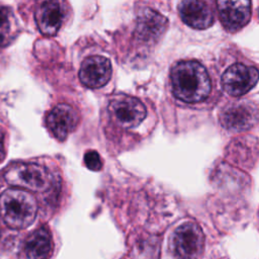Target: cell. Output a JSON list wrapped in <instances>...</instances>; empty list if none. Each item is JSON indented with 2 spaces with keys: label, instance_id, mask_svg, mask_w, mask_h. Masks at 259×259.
<instances>
[{
  "label": "cell",
  "instance_id": "1",
  "mask_svg": "<svg viewBox=\"0 0 259 259\" xmlns=\"http://www.w3.org/2000/svg\"><path fill=\"white\" fill-rule=\"evenodd\" d=\"M2 177L9 185L42 194L57 190L60 186L57 173L36 161L12 162L4 169Z\"/></svg>",
  "mask_w": 259,
  "mask_h": 259
},
{
  "label": "cell",
  "instance_id": "2",
  "mask_svg": "<svg viewBox=\"0 0 259 259\" xmlns=\"http://www.w3.org/2000/svg\"><path fill=\"white\" fill-rule=\"evenodd\" d=\"M171 83L174 95L187 103L204 100L211 88L205 68L195 61L177 63L171 71Z\"/></svg>",
  "mask_w": 259,
  "mask_h": 259
},
{
  "label": "cell",
  "instance_id": "3",
  "mask_svg": "<svg viewBox=\"0 0 259 259\" xmlns=\"http://www.w3.org/2000/svg\"><path fill=\"white\" fill-rule=\"evenodd\" d=\"M37 201L27 190L8 188L0 194V215L11 229H25L34 221Z\"/></svg>",
  "mask_w": 259,
  "mask_h": 259
},
{
  "label": "cell",
  "instance_id": "4",
  "mask_svg": "<svg viewBox=\"0 0 259 259\" xmlns=\"http://www.w3.org/2000/svg\"><path fill=\"white\" fill-rule=\"evenodd\" d=\"M170 246L176 259H200L204 247L202 230L195 223H184L175 229Z\"/></svg>",
  "mask_w": 259,
  "mask_h": 259
},
{
  "label": "cell",
  "instance_id": "5",
  "mask_svg": "<svg viewBox=\"0 0 259 259\" xmlns=\"http://www.w3.org/2000/svg\"><path fill=\"white\" fill-rule=\"evenodd\" d=\"M108 110L117 123L125 128L137 126L147 114L145 105L138 98L125 94L113 96L109 102Z\"/></svg>",
  "mask_w": 259,
  "mask_h": 259
},
{
  "label": "cell",
  "instance_id": "6",
  "mask_svg": "<svg viewBox=\"0 0 259 259\" xmlns=\"http://www.w3.org/2000/svg\"><path fill=\"white\" fill-rule=\"evenodd\" d=\"M80 121L77 110L69 104L60 103L54 106L46 116V124L51 135L58 141L63 142L76 130Z\"/></svg>",
  "mask_w": 259,
  "mask_h": 259
},
{
  "label": "cell",
  "instance_id": "7",
  "mask_svg": "<svg viewBox=\"0 0 259 259\" xmlns=\"http://www.w3.org/2000/svg\"><path fill=\"white\" fill-rule=\"evenodd\" d=\"M259 80V72L252 66L234 64L222 77L225 91L232 96H241L252 89Z\"/></svg>",
  "mask_w": 259,
  "mask_h": 259
},
{
  "label": "cell",
  "instance_id": "8",
  "mask_svg": "<svg viewBox=\"0 0 259 259\" xmlns=\"http://www.w3.org/2000/svg\"><path fill=\"white\" fill-rule=\"evenodd\" d=\"M66 3L61 1H42L34 10V20L38 30L45 35H55L62 27L66 15Z\"/></svg>",
  "mask_w": 259,
  "mask_h": 259
},
{
  "label": "cell",
  "instance_id": "9",
  "mask_svg": "<svg viewBox=\"0 0 259 259\" xmlns=\"http://www.w3.org/2000/svg\"><path fill=\"white\" fill-rule=\"evenodd\" d=\"M258 117L255 104L249 101L235 102L227 106L222 112V124L233 132L248 130L254 125Z\"/></svg>",
  "mask_w": 259,
  "mask_h": 259
},
{
  "label": "cell",
  "instance_id": "10",
  "mask_svg": "<svg viewBox=\"0 0 259 259\" xmlns=\"http://www.w3.org/2000/svg\"><path fill=\"white\" fill-rule=\"evenodd\" d=\"M111 77L110 61L102 56L88 57L79 70V79L86 87L96 89L104 86Z\"/></svg>",
  "mask_w": 259,
  "mask_h": 259
},
{
  "label": "cell",
  "instance_id": "11",
  "mask_svg": "<svg viewBox=\"0 0 259 259\" xmlns=\"http://www.w3.org/2000/svg\"><path fill=\"white\" fill-rule=\"evenodd\" d=\"M217 4L221 21L227 30L236 31L249 22L251 2L246 0H224Z\"/></svg>",
  "mask_w": 259,
  "mask_h": 259
},
{
  "label": "cell",
  "instance_id": "12",
  "mask_svg": "<svg viewBox=\"0 0 259 259\" xmlns=\"http://www.w3.org/2000/svg\"><path fill=\"white\" fill-rule=\"evenodd\" d=\"M53 252V239L47 227L36 229L22 246L19 259H49Z\"/></svg>",
  "mask_w": 259,
  "mask_h": 259
},
{
  "label": "cell",
  "instance_id": "13",
  "mask_svg": "<svg viewBox=\"0 0 259 259\" xmlns=\"http://www.w3.org/2000/svg\"><path fill=\"white\" fill-rule=\"evenodd\" d=\"M167 19L159 12L146 8L138 15L137 35L144 41L158 40L167 28Z\"/></svg>",
  "mask_w": 259,
  "mask_h": 259
},
{
  "label": "cell",
  "instance_id": "14",
  "mask_svg": "<svg viewBox=\"0 0 259 259\" xmlns=\"http://www.w3.org/2000/svg\"><path fill=\"white\" fill-rule=\"evenodd\" d=\"M178 11L182 20L196 29L209 27L213 22L212 11L203 1L185 0L179 3Z\"/></svg>",
  "mask_w": 259,
  "mask_h": 259
},
{
  "label": "cell",
  "instance_id": "15",
  "mask_svg": "<svg viewBox=\"0 0 259 259\" xmlns=\"http://www.w3.org/2000/svg\"><path fill=\"white\" fill-rule=\"evenodd\" d=\"M18 33V24L12 9L0 4V49L9 46Z\"/></svg>",
  "mask_w": 259,
  "mask_h": 259
},
{
  "label": "cell",
  "instance_id": "16",
  "mask_svg": "<svg viewBox=\"0 0 259 259\" xmlns=\"http://www.w3.org/2000/svg\"><path fill=\"white\" fill-rule=\"evenodd\" d=\"M84 163L88 169L93 171H98L102 168V160L99 154L94 150H89L85 153Z\"/></svg>",
  "mask_w": 259,
  "mask_h": 259
},
{
  "label": "cell",
  "instance_id": "17",
  "mask_svg": "<svg viewBox=\"0 0 259 259\" xmlns=\"http://www.w3.org/2000/svg\"><path fill=\"white\" fill-rule=\"evenodd\" d=\"M6 156V134L2 127H0V163Z\"/></svg>",
  "mask_w": 259,
  "mask_h": 259
},
{
  "label": "cell",
  "instance_id": "18",
  "mask_svg": "<svg viewBox=\"0 0 259 259\" xmlns=\"http://www.w3.org/2000/svg\"><path fill=\"white\" fill-rule=\"evenodd\" d=\"M0 236H1V225H0Z\"/></svg>",
  "mask_w": 259,
  "mask_h": 259
}]
</instances>
